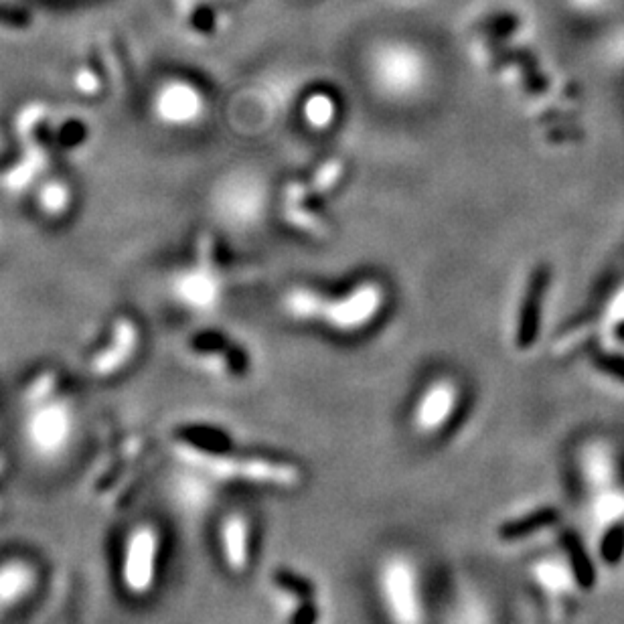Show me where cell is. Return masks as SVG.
<instances>
[{
	"label": "cell",
	"mask_w": 624,
	"mask_h": 624,
	"mask_svg": "<svg viewBox=\"0 0 624 624\" xmlns=\"http://www.w3.org/2000/svg\"><path fill=\"white\" fill-rule=\"evenodd\" d=\"M371 594L383 624H432V600L422 558L410 548H389L371 568Z\"/></svg>",
	"instance_id": "1"
},
{
	"label": "cell",
	"mask_w": 624,
	"mask_h": 624,
	"mask_svg": "<svg viewBox=\"0 0 624 624\" xmlns=\"http://www.w3.org/2000/svg\"><path fill=\"white\" fill-rule=\"evenodd\" d=\"M195 468L221 483L266 493H294L304 485V468L288 458L272 454H242L233 448L203 458Z\"/></svg>",
	"instance_id": "2"
},
{
	"label": "cell",
	"mask_w": 624,
	"mask_h": 624,
	"mask_svg": "<svg viewBox=\"0 0 624 624\" xmlns=\"http://www.w3.org/2000/svg\"><path fill=\"white\" fill-rule=\"evenodd\" d=\"M266 600L280 624H329L331 602L319 578L294 564H276L266 578Z\"/></svg>",
	"instance_id": "3"
},
{
	"label": "cell",
	"mask_w": 624,
	"mask_h": 624,
	"mask_svg": "<svg viewBox=\"0 0 624 624\" xmlns=\"http://www.w3.org/2000/svg\"><path fill=\"white\" fill-rule=\"evenodd\" d=\"M165 539L161 529L152 523H138L124 541L120 580L128 594L148 596L161 578Z\"/></svg>",
	"instance_id": "4"
},
{
	"label": "cell",
	"mask_w": 624,
	"mask_h": 624,
	"mask_svg": "<svg viewBox=\"0 0 624 624\" xmlns=\"http://www.w3.org/2000/svg\"><path fill=\"white\" fill-rule=\"evenodd\" d=\"M426 73L424 57L408 45L389 43L371 55V80L385 98L416 96L426 84Z\"/></svg>",
	"instance_id": "5"
},
{
	"label": "cell",
	"mask_w": 624,
	"mask_h": 624,
	"mask_svg": "<svg viewBox=\"0 0 624 624\" xmlns=\"http://www.w3.org/2000/svg\"><path fill=\"white\" fill-rule=\"evenodd\" d=\"M258 523L246 509L225 511L215 525V554L231 578L252 574L258 560Z\"/></svg>",
	"instance_id": "6"
},
{
	"label": "cell",
	"mask_w": 624,
	"mask_h": 624,
	"mask_svg": "<svg viewBox=\"0 0 624 624\" xmlns=\"http://www.w3.org/2000/svg\"><path fill=\"white\" fill-rule=\"evenodd\" d=\"M460 404L462 392L458 383L450 377L436 379L418 398L410 416V426L420 438H436L450 428Z\"/></svg>",
	"instance_id": "7"
},
{
	"label": "cell",
	"mask_w": 624,
	"mask_h": 624,
	"mask_svg": "<svg viewBox=\"0 0 624 624\" xmlns=\"http://www.w3.org/2000/svg\"><path fill=\"white\" fill-rule=\"evenodd\" d=\"M562 513L554 505H519L507 511L493 527L495 541L501 548L517 550L525 548L527 543L537 541L545 533L558 527Z\"/></svg>",
	"instance_id": "8"
},
{
	"label": "cell",
	"mask_w": 624,
	"mask_h": 624,
	"mask_svg": "<svg viewBox=\"0 0 624 624\" xmlns=\"http://www.w3.org/2000/svg\"><path fill=\"white\" fill-rule=\"evenodd\" d=\"M383 304L381 286L367 282L339 300L323 298L321 317L337 331H357L371 323Z\"/></svg>",
	"instance_id": "9"
},
{
	"label": "cell",
	"mask_w": 624,
	"mask_h": 624,
	"mask_svg": "<svg viewBox=\"0 0 624 624\" xmlns=\"http://www.w3.org/2000/svg\"><path fill=\"white\" fill-rule=\"evenodd\" d=\"M444 620L446 624H495V604L479 584L462 580L452 584Z\"/></svg>",
	"instance_id": "10"
},
{
	"label": "cell",
	"mask_w": 624,
	"mask_h": 624,
	"mask_svg": "<svg viewBox=\"0 0 624 624\" xmlns=\"http://www.w3.org/2000/svg\"><path fill=\"white\" fill-rule=\"evenodd\" d=\"M35 584V572L27 564L9 562L0 566V606L19 604Z\"/></svg>",
	"instance_id": "11"
},
{
	"label": "cell",
	"mask_w": 624,
	"mask_h": 624,
	"mask_svg": "<svg viewBox=\"0 0 624 624\" xmlns=\"http://www.w3.org/2000/svg\"><path fill=\"white\" fill-rule=\"evenodd\" d=\"M560 545H562V550L566 552V556L572 564V570H574V576H576L580 588L584 592L592 590L596 584V568H594V562L586 550V545L582 543V539L572 531H564L560 537Z\"/></svg>",
	"instance_id": "12"
},
{
	"label": "cell",
	"mask_w": 624,
	"mask_h": 624,
	"mask_svg": "<svg viewBox=\"0 0 624 624\" xmlns=\"http://www.w3.org/2000/svg\"><path fill=\"white\" fill-rule=\"evenodd\" d=\"M543 274L541 278L537 276L533 286L529 288V294H531V302L525 304L523 308V317H521V327H519V347H527L531 345V339H533V331H535V321H537V315H539V294H543Z\"/></svg>",
	"instance_id": "13"
},
{
	"label": "cell",
	"mask_w": 624,
	"mask_h": 624,
	"mask_svg": "<svg viewBox=\"0 0 624 624\" xmlns=\"http://www.w3.org/2000/svg\"><path fill=\"white\" fill-rule=\"evenodd\" d=\"M304 118L312 128H327L335 120V102L325 94L310 96L304 104Z\"/></svg>",
	"instance_id": "14"
},
{
	"label": "cell",
	"mask_w": 624,
	"mask_h": 624,
	"mask_svg": "<svg viewBox=\"0 0 624 624\" xmlns=\"http://www.w3.org/2000/svg\"><path fill=\"white\" fill-rule=\"evenodd\" d=\"M600 558L606 566H618L624 558V525H610L600 541Z\"/></svg>",
	"instance_id": "15"
},
{
	"label": "cell",
	"mask_w": 624,
	"mask_h": 624,
	"mask_svg": "<svg viewBox=\"0 0 624 624\" xmlns=\"http://www.w3.org/2000/svg\"><path fill=\"white\" fill-rule=\"evenodd\" d=\"M341 173H343V163L341 161H329V163H325V167L317 173V177L312 179V191L315 193H325V191H329L337 181H339V177H341Z\"/></svg>",
	"instance_id": "16"
},
{
	"label": "cell",
	"mask_w": 624,
	"mask_h": 624,
	"mask_svg": "<svg viewBox=\"0 0 624 624\" xmlns=\"http://www.w3.org/2000/svg\"><path fill=\"white\" fill-rule=\"evenodd\" d=\"M622 327H624V286L612 296L604 315V329H622Z\"/></svg>",
	"instance_id": "17"
},
{
	"label": "cell",
	"mask_w": 624,
	"mask_h": 624,
	"mask_svg": "<svg viewBox=\"0 0 624 624\" xmlns=\"http://www.w3.org/2000/svg\"><path fill=\"white\" fill-rule=\"evenodd\" d=\"M29 25H31V15L25 9L11 7V5H0V27L25 29Z\"/></svg>",
	"instance_id": "18"
}]
</instances>
